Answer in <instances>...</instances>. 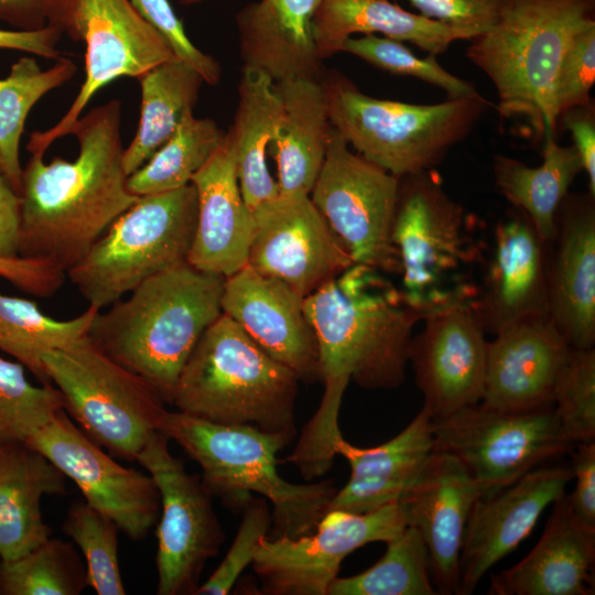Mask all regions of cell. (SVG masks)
Returning a JSON list of instances; mask_svg holds the SVG:
<instances>
[{
	"label": "cell",
	"instance_id": "277c9868",
	"mask_svg": "<svg viewBox=\"0 0 595 595\" xmlns=\"http://www.w3.org/2000/svg\"><path fill=\"white\" fill-rule=\"evenodd\" d=\"M593 22L595 0H505L466 50L494 84L501 119H523L538 140L556 136V73L573 35Z\"/></svg>",
	"mask_w": 595,
	"mask_h": 595
},
{
	"label": "cell",
	"instance_id": "8d00e7d4",
	"mask_svg": "<svg viewBox=\"0 0 595 595\" xmlns=\"http://www.w3.org/2000/svg\"><path fill=\"white\" fill-rule=\"evenodd\" d=\"M224 137L212 119H201L190 113L171 138L128 176V190L136 196H144L188 185Z\"/></svg>",
	"mask_w": 595,
	"mask_h": 595
},
{
	"label": "cell",
	"instance_id": "8fae6325",
	"mask_svg": "<svg viewBox=\"0 0 595 595\" xmlns=\"http://www.w3.org/2000/svg\"><path fill=\"white\" fill-rule=\"evenodd\" d=\"M48 24L85 45V79L66 113L52 128L34 131L26 150L44 155L83 115L99 89L119 77L139 78L177 58L167 41L130 0H53Z\"/></svg>",
	"mask_w": 595,
	"mask_h": 595
},
{
	"label": "cell",
	"instance_id": "9a60e30c",
	"mask_svg": "<svg viewBox=\"0 0 595 595\" xmlns=\"http://www.w3.org/2000/svg\"><path fill=\"white\" fill-rule=\"evenodd\" d=\"M405 527L400 502L361 513L329 510L310 534L262 537L251 565L266 594L328 595L347 555L371 542L387 543Z\"/></svg>",
	"mask_w": 595,
	"mask_h": 595
},
{
	"label": "cell",
	"instance_id": "9c48e42d",
	"mask_svg": "<svg viewBox=\"0 0 595 595\" xmlns=\"http://www.w3.org/2000/svg\"><path fill=\"white\" fill-rule=\"evenodd\" d=\"M42 361L78 428L112 456L136 462L167 410L156 389L87 337L46 353Z\"/></svg>",
	"mask_w": 595,
	"mask_h": 595
},
{
	"label": "cell",
	"instance_id": "74e56055",
	"mask_svg": "<svg viewBox=\"0 0 595 595\" xmlns=\"http://www.w3.org/2000/svg\"><path fill=\"white\" fill-rule=\"evenodd\" d=\"M430 558L420 532L410 526L387 542L383 556L368 570L337 576L328 595H433Z\"/></svg>",
	"mask_w": 595,
	"mask_h": 595
},
{
	"label": "cell",
	"instance_id": "44dd1931",
	"mask_svg": "<svg viewBox=\"0 0 595 595\" xmlns=\"http://www.w3.org/2000/svg\"><path fill=\"white\" fill-rule=\"evenodd\" d=\"M571 347L548 314L517 321L487 342L480 405L504 412L553 405Z\"/></svg>",
	"mask_w": 595,
	"mask_h": 595
},
{
	"label": "cell",
	"instance_id": "603a6c76",
	"mask_svg": "<svg viewBox=\"0 0 595 595\" xmlns=\"http://www.w3.org/2000/svg\"><path fill=\"white\" fill-rule=\"evenodd\" d=\"M549 245L518 212L500 220L482 288L469 304L485 333L532 315L548 314Z\"/></svg>",
	"mask_w": 595,
	"mask_h": 595
},
{
	"label": "cell",
	"instance_id": "5bb4252c",
	"mask_svg": "<svg viewBox=\"0 0 595 595\" xmlns=\"http://www.w3.org/2000/svg\"><path fill=\"white\" fill-rule=\"evenodd\" d=\"M348 145L332 127L310 198L355 264L399 271L390 238L399 177L353 153Z\"/></svg>",
	"mask_w": 595,
	"mask_h": 595
},
{
	"label": "cell",
	"instance_id": "bcb514c9",
	"mask_svg": "<svg viewBox=\"0 0 595 595\" xmlns=\"http://www.w3.org/2000/svg\"><path fill=\"white\" fill-rule=\"evenodd\" d=\"M130 1L142 18L167 41L177 58L195 68L206 84H218L220 66L192 43L170 0Z\"/></svg>",
	"mask_w": 595,
	"mask_h": 595
},
{
	"label": "cell",
	"instance_id": "ba28073f",
	"mask_svg": "<svg viewBox=\"0 0 595 595\" xmlns=\"http://www.w3.org/2000/svg\"><path fill=\"white\" fill-rule=\"evenodd\" d=\"M196 218L192 183L140 196L65 274L88 306L101 311L149 278L186 262Z\"/></svg>",
	"mask_w": 595,
	"mask_h": 595
},
{
	"label": "cell",
	"instance_id": "484cf974",
	"mask_svg": "<svg viewBox=\"0 0 595 595\" xmlns=\"http://www.w3.org/2000/svg\"><path fill=\"white\" fill-rule=\"evenodd\" d=\"M435 451L432 418L424 407L398 435L378 446L357 447L340 437L335 453L347 459L350 475L346 485L336 490L327 511L361 513L400 502Z\"/></svg>",
	"mask_w": 595,
	"mask_h": 595
},
{
	"label": "cell",
	"instance_id": "30bf717a",
	"mask_svg": "<svg viewBox=\"0 0 595 595\" xmlns=\"http://www.w3.org/2000/svg\"><path fill=\"white\" fill-rule=\"evenodd\" d=\"M402 298L424 312L453 300L451 283L474 261L476 249L466 230L464 208L445 192L436 171L399 177L390 232Z\"/></svg>",
	"mask_w": 595,
	"mask_h": 595
},
{
	"label": "cell",
	"instance_id": "3957f363",
	"mask_svg": "<svg viewBox=\"0 0 595 595\" xmlns=\"http://www.w3.org/2000/svg\"><path fill=\"white\" fill-rule=\"evenodd\" d=\"M226 278L187 261L138 285L99 311L87 338L105 355L145 379L166 403L203 333L223 314Z\"/></svg>",
	"mask_w": 595,
	"mask_h": 595
},
{
	"label": "cell",
	"instance_id": "4dcf8cb0",
	"mask_svg": "<svg viewBox=\"0 0 595 595\" xmlns=\"http://www.w3.org/2000/svg\"><path fill=\"white\" fill-rule=\"evenodd\" d=\"M282 115L272 142L279 195H310L322 169L332 125L324 83L294 78L274 83Z\"/></svg>",
	"mask_w": 595,
	"mask_h": 595
},
{
	"label": "cell",
	"instance_id": "f907efd6",
	"mask_svg": "<svg viewBox=\"0 0 595 595\" xmlns=\"http://www.w3.org/2000/svg\"><path fill=\"white\" fill-rule=\"evenodd\" d=\"M562 125L573 138L583 171L588 178V193L595 196V108L594 102L573 107L559 117Z\"/></svg>",
	"mask_w": 595,
	"mask_h": 595
},
{
	"label": "cell",
	"instance_id": "f6af8a7d",
	"mask_svg": "<svg viewBox=\"0 0 595 595\" xmlns=\"http://www.w3.org/2000/svg\"><path fill=\"white\" fill-rule=\"evenodd\" d=\"M595 83V22L577 31L563 55L554 84V106L564 111L592 102Z\"/></svg>",
	"mask_w": 595,
	"mask_h": 595
},
{
	"label": "cell",
	"instance_id": "1f68e13d",
	"mask_svg": "<svg viewBox=\"0 0 595 595\" xmlns=\"http://www.w3.org/2000/svg\"><path fill=\"white\" fill-rule=\"evenodd\" d=\"M239 102L226 137L230 143L242 197L251 210L279 195L267 166L282 115L274 82L262 71L245 67L238 86Z\"/></svg>",
	"mask_w": 595,
	"mask_h": 595
},
{
	"label": "cell",
	"instance_id": "7c38bea8",
	"mask_svg": "<svg viewBox=\"0 0 595 595\" xmlns=\"http://www.w3.org/2000/svg\"><path fill=\"white\" fill-rule=\"evenodd\" d=\"M436 450L456 457L489 497L531 469L565 454L553 405L504 412L475 404L432 419Z\"/></svg>",
	"mask_w": 595,
	"mask_h": 595
},
{
	"label": "cell",
	"instance_id": "ac0fdd59",
	"mask_svg": "<svg viewBox=\"0 0 595 595\" xmlns=\"http://www.w3.org/2000/svg\"><path fill=\"white\" fill-rule=\"evenodd\" d=\"M424 328L412 336L408 361L432 419L478 404L486 364L485 331L469 300L436 306L423 317Z\"/></svg>",
	"mask_w": 595,
	"mask_h": 595
},
{
	"label": "cell",
	"instance_id": "7dc6e473",
	"mask_svg": "<svg viewBox=\"0 0 595 595\" xmlns=\"http://www.w3.org/2000/svg\"><path fill=\"white\" fill-rule=\"evenodd\" d=\"M408 1L421 15L459 28L469 33L472 39L494 25L505 2V0Z\"/></svg>",
	"mask_w": 595,
	"mask_h": 595
},
{
	"label": "cell",
	"instance_id": "5b68a950",
	"mask_svg": "<svg viewBox=\"0 0 595 595\" xmlns=\"http://www.w3.org/2000/svg\"><path fill=\"white\" fill-rule=\"evenodd\" d=\"M160 432L177 443L202 468V484L232 510L253 498L272 505L271 538L312 533L336 493L332 480L293 484L277 470L285 437L251 425H226L166 410Z\"/></svg>",
	"mask_w": 595,
	"mask_h": 595
},
{
	"label": "cell",
	"instance_id": "836d02e7",
	"mask_svg": "<svg viewBox=\"0 0 595 595\" xmlns=\"http://www.w3.org/2000/svg\"><path fill=\"white\" fill-rule=\"evenodd\" d=\"M141 115L130 144L123 151L128 176L142 166L193 113L202 85L201 74L180 58L164 62L142 74Z\"/></svg>",
	"mask_w": 595,
	"mask_h": 595
},
{
	"label": "cell",
	"instance_id": "6da1fadb",
	"mask_svg": "<svg viewBox=\"0 0 595 595\" xmlns=\"http://www.w3.org/2000/svg\"><path fill=\"white\" fill-rule=\"evenodd\" d=\"M369 268L353 264L304 298L314 329L324 393L303 428L296 456L313 465L335 457L343 436L338 416L349 381L364 389H392L405 379L412 331L426 312L409 305L401 292H375Z\"/></svg>",
	"mask_w": 595,
	"mask_h": 595
},
{
	"label": "cell",
	"instance_id": "7a4b0ae2",
	"mask_svg": "<svg viewBox=\"0 0 595 595\" xmlns=\"http://www.w3.org/2000/svg\"><path fill=\"white\" fill-rule=\"evenodd\" d=\"M119 99L96 106L66 131L79 152L74 161L30 154L23 167L21 257L47 260L64 272L140 196L127 187Z\"/></svg>",
	"mask_w": 595,
	"mask_h": 595
},
{
	"label": "cell",
	"instance_id": "ee69618b",
	"mask_svg": "<svg viewBox=\"0 0 595 595\" xmlns=\"http://www.w3.org/2000/svg\"><path fill=\"white\" fill-rule=\"evenodd\" d=\"M271 526L270 502L263 497H253L242 509V520L225 558L194 595L229 594L240 574L251 565L258 543L269 534Z\"/></svg>",
	"mask_w": 595,
	"mask_h": 595
},
{
	"label": "cell",
	"instance_id": "2e32d148",
	"mask_svg": "<svg viewBox=\"0 0 595 595\" xmlns=\"http://www.w3.org/2000/svg\"><path fill=\"white\" fill-rule=\"evenodd\" d=\"M26 443L48 458L82 491L85 501L131 540L144 539L156 523L161 498L149 473L125 467L57 412Z\"/></svg>",
	"mask_w": 595,
	"mask_h": 595
},
{
	"label": "cell",
	"instance_id": "4fadbf2b",
	"mask_svg": "<svg viewBox=\"0 0 595 595\" xmlns=\"http://www.w3.org/2000/svg\"><path fill=\"white\" fill-rule=\"evenodd\" d=\"M155 432L137 461L154 479L161 498L155 566L159 595H194L206 562L216 556L225 533L213 497Z\"/></svg>",
	"mask_w": 595,
	"mask_h": 595
},
{
	"label": "cell",
	"instance_id": "816d5d0a",
	"mask_svg": "<svg viewBox=\"0 0 595 595\" xmlns=\"http://www.w3.org/2000/svg\"><path fill=\"white\" fill-rule=\"evenodd\" d=\"M63 31L54 25L34 30H1L0 29V50H13L29 53L43 58L61 57L58 43Z\"/></svg>",
	"mask_w": 595,
	"mask_h": 595
},
{
	"label": "cell",
	"instance_id": "681fc988",
	"mask_svg": "<svg viewBox=\"0 0 595 595\" xmlns=\"http://www.w3.org/2000/svg\"><path fill=\"white\" fill-rule=\"evenodd\" d=\"M571 469L575 489L567 496L572 512L583 523L595 528V442L577 443Z\"/></svg>",
	"mask_w": 595,
	"mask_h": 595
},
{
	"label": "cell",
	"instance_id": "7bdbcfd3",
	"mask_svg": "<svg viewBox=\"0 0 595 595\" xmlns=\"http://www.w3.org/2000/svg\"><path fill=\"white\" fill-rule=\"evenodd\" d=\"M342 52L356 55L367 63L394 75L410 76L445 90L448 98H457L476 93L473 83L464 80L444 69L430 54L419 57L402 42L376 34L348 37Z\"/></svg>",
	"mask_w": 595,
	"mask_h": 595
},
{
	"label": "cell",
	"instance_id": "d4e9b609",
	"mask_svg": "<svg viewBox=\"0 0 595 595\" xmlns=\"http://www.w3.org/2000/svg\"><path fill=\"white\" fill-rule=\"evenodd\" d=\"M191 183L197 194V218L187 262L228 278L248 264L255 217L242 197L226 134Z\"/></svg>",
	"mask_w": 595,
	"mask_h": 595
},
{
	"label": "cell",
	"instance_id": "f546056e",
	"mask_svg": "<svg viewBox=\"0 0 595 595\" xmlns=\"http://www.w3.org/2000/svg\"><path fill=\"white\" fill-rule=\"evenodd\" d=\"M355 33L409 42L432 55L455 41L472 39L466 31L412 13L389 0H321L313 20V40L320 61L342 52Z\"/></svg>",
	"mask_w": 595,
	"mask_h": 595
},
{
	"label": "cell",
	"instance_id": "8992f818",
	"mask_svg": "<svg viewBox=\"0 0 595 595\" xmlns=\"http://www.w3.org/2000/svg\"><path fill=\"white\" fill-rule=\"evenodd\" d=\"M299 381L223 313L187 358L170 404L213 423L251 425L291 442Z\"/></svg>",
	"mask_w": 595,
	"mask_h": 595
},
{
	"label": "cell",
	"instance_id": "d590c367",
	"mask_svg": "<svg viewBox=\"0 0 595 595\" xmlns=\"http://www.w3.org/2000/svg\"><path fill=\"white\" fill-rule=\"evenodd\" d=\"M76 69L71 58L60 57L52 67L42 69L34 57L24 56L0 79V171L18 194L23 172L20 141L28 115L43 96L68 82Z\"/></svg>",
	"mask_w": 595,
	"mask_h": 595
},
{
	"label": "cell",
	"instance_id": "f5cc1de1",
	"mask_svg": "<svg viewBox=\"0 0 595 595\" xmlns=\"http://www.w3.org/2000/svg\"><path fill=\"white\" fill-rule=\"evenodd\" d=\"M21 238V197L0 175V257H18Z\"/></svg>",
	"mask_w": 595,
	"mask_h": 595
},
{
	"label": "cell",
	"instance_id": "9f6ffc18",
	"mask_svg": "<svg viewBox=\"0 0 595 595\" xmlns=\"http://www.w3.org/2000/svg\"><path fill=\"white\" fill-rule=\"evenodd\" d=\"M0 175H1V171H0Z\"/></svg>",
	"mask_w": 595,
	"mask_h": 595
},
{
	"label": "cell",
	"instance_id": "d6a6232c",
	"mask_svg": "<svg viewBox=\"0 0 595 595\" xmlns=\"http://www.w3.org/2000/svg\"><path fill=\"white\" fill-rule=\"evenodd\" d=\"M543 139L540 166L531 167L513 158L495 155L493 171L499 192L528 217L545 242H551L559 207L583 167L573 144L561 145L556 136L550 133Z\"/></svg>",
	"mask_w": 595,
	"mask_h": 595
},
{
	"label": "cell",
	"instance_id": "4316f807",
	"mask_svg": "<svg viewBox=\"0 0 595 595\" xmlns=\"http://www.w3.org/2000/svg\"><path fill=\"white\" fill-rule=\"evenodd\" d=\"M595 528L578 520L564 494L528 555L491 575V595H593Z\"/></svg>",
	"mask_w": 595,
	"mask_h": 595
},
{
	"label": "cell",
	"instance_id": "e575fe53",
	"mask_svg": "<svg viewBox=\"0 0 595 595\" xmlns=\"http://www.w3.org/2000/svg\"><path fill=\"white\" fill-rule=\"evenodd\" d=\"M98 312L88 306L76 317L56 320L43 313L34 301L0 291V350L32 372L41 385H51L43 355L86 338Z\"/></svg>",
	"mask_w": 595,
	"mask_h": 595
},
{
	"label": "cell",
	"instance_id": "d6986e66",
	"mask_svg": "<svg viewBox=\"0 0 595 595\" xmlns=\"http://www.w3.org/2000/svg\"><path fill=\"white\" fill-rule=\"evenodd\" d=\"M572 478L571 466L543 464L475 502L459 554L457 595L472 594L483 576L532 532Z\"/></svg>",
	"mask_w": 595,
	"mask_h": 595
},
{
	"label": "cell",
	"instance_id": "ab89813d",
	"mask_svg": "<svg viewBox=\"0 0 595 595\" xmlns=\"http://www.w3.org/2000/svg\"><path fill=\"white\" fill-rule=\"evenodd\" d=\"M62 530L85 558L88 586L98 595H125L116 522L85 500H77L69 506Z\"/></svg>",
	"mask_w": 595,
	"mask_h": 595
},
{
	"label": "cell",
	"instance_id": "7402d4cb",
	"mask_svg": "<svg viewBox=\"0 0 595 595\" xmlns=\"http://www.w3.org/2000/svg\"><path fill=\"white\" fill-rule=\"evenodd\" d=\"M548 245L549 316L571 348H594L595 196H565Z\"/></svg>",
	"mask_w": 595,
	"mask_h": 595
},
{
	"label": "cell",
	"instance_id": "b9f144b4",
	"mask_svg": "<svg viewBox=\"0 0 595 595\" xmlns=\"http://www.w3.org/2000/svg\"><path fill=\"white\" fill-rule=\"evenodd\" d=\"M553 408L567 443L595 437V349H571L553 390Z\"/></svg>",
	"mask_w": 595,
	"mask_h": 595
},
{
	"label": "cell",
	"instance_id": "83f0119b",
	"mask_svg": "<svg viewBox=\"0 0 595 595\" xmlns=\"http://www.w3.org/2000/svg\"><path fill=\"white\" fill-rule=\"evenodd\" d=\"M321 0H259L236 15L245 67L264 72L274 83L321 79L313 20Z\"/></svg>",
	"mask_w": 595,
	"mask_h": 595
},
{
	"label": "cell",
	"instance_id": "e0dca14e",
	"mask_svg": "<svg viewBox=\"0 0 595 595\" xmlns=\"http://www.w3.org/2000/svg\"><path fill=\"white\" fill-rule=\"evenodd\" d=\"M252 213L248 266L303 298L355 264L310 195H278Z\"/></svg>",
	"mask_w": 595,
	"mask_h": 595
},
{
	"label": "cell",
	"instance_id": "ffe728a7",
	"mask_svg": "<svg viewBox=\"0 0 595 595\" xmlns=\"http://www.w3.org/2000/svg\"><path fill=\"white\" fill-rule=\"evenodd\" d=\"M223 313L300 381L321 380L318 346L304 298L284 282L248 264L226 278Z\"/></svg>",
	"mask_w": 595,
	"mask_h": 595
},
{
	"label": "cell",
	"instance_id": "db71d44e",
	"mask_svg": "<svg viewBox=\"0 0 595 595\" xmlns=\"http://www.w3.org/2000/svg\"><path fill=\"white\" fill-rule=\"evenodd\" d=\"M53 0H0V20L17 30L34 31L48 24Z\"/></svg>",
	"mask_w": 595,
	"mask_h": 595
},
{
	"label": "cell",
	"instance_id": "11a10c76",
	"mask_svg": "<svg viewBox=\"0 0 595 595\" xmlns=\"http://www.w3.org/2000/svg\"><path fill=\"white\" fill-rule=\"evenodd\" d=\"M183 4H195L203 0H180Z\"/></svg>",
	"mask_w": 595,
	"mask_h": 595
},
{
	"label": "cell",
	"instance_id": "52a82bcc",
	"mask_svg": "<svg viewBox=\"0 0 595 595\" xmlns=\"http://www.w3.org/2000/svg\"><path fill=\"white\" fill-rule=\"evenodd\" d=\"M323 83L332 127L359 155L397 177L433 170L491 106L477 91L415 105L367 96L343 75Z\"/></svg>",
	"mask_w": 595,
	"mask_h": 595
},
{
	"label": "cell",
	"instance_id": "cb8c5ba5",
	"mask_svg": "<svg viewBox=\"0 0 595 595\" xmlns=\"http://www.w3.org/2000/svg\"><path fill=\"white\" fill-rule=\"evenodd\" d=\"M480 497L477 483L462 463L436 450L418 483L400 501L407 526L415 528L426 545L437 594L457 595L464 536Z\"/></svg>",
	"mask_w": 595,
	"mask_h": 595
},
{
	"label": "cell",
	"instance_id": "f1b7e54d",
	"mask_svg": "<svg viewBox=\"0 0 595 595\" xmlns=\"http://www.w3.org/2000/svg\"><path fill=\"white\" fill-rule=\"evenodd\" d=\"M67 477L26 442L0 444V559L10 561L51 537L44 496L67 493Z\"/></svg>",
	"mask_w": 595,
	"mask_h": 595
},
{
	"label": "cell",
	"instance_id": "60d3db41",
	"mask_svg": "<svg viewBox=\"0 0 595 595\" xmlns=\"http://www.w3.org/2000/svg\"><path fill=\"white\" fill-rule=\"evenodd\" d=\"M61 410L53 385H32L20 363L0 356V444L26 442Z\"/></svg>",
	"mask_w": 595,
	"mask_h": 595
},
{
	"label": "cell",
	"instance_id": "c3c4849f",
	"mask_svg": "<svg viewBox=\"0 0 595 595\" xmlns=\"http://www.w3.org/2000/svg\"><path fill=\"white\" fill-rule=\"evenodd\" d=\"M0 278L36 298H51L63 285L65 272L54 263L28 257H0Z\"/></svg>",
	"mask_w": 595,
	"mask_h": 595
},
{
	"label": "cell",
	"instance_id": "f35d334b",
	"mask_svg": "<svg viewBox=\"0 0 595 595\" xmlns=\"http://www.w3.org/2000/svg\"><path fill=\"white\" fill-rule=\"evenodd\" d=\"M86 564L71 542L50 537L24 555L0 559V595H79Z\"/></svg>",
	"mask_w": 595,
	"mask_h": 595
}]
</instances>
